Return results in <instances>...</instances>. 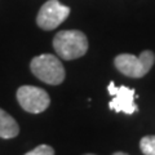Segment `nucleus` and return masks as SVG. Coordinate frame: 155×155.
Here are the masks:
<instances>
[{"instance_id": "obj_8", "label": "nucleus", "mask_w": 155, "mask_h": 155, "mask_svg": "<svg viewBox=\"0 0 155 155\" xmlns=\"http://www.w3.org/2000/svg\"><path fill=\"white\" fill-rule=\"evenodd\" d=\"M140 149L145 155H155V136H145L140 141Z\"/></svg>"}, {"instance_id": "obj_11", "label": "nucleus", "mask_w": 155, "mask_h": 155, "mask_svg": "<svg viewBox=\"0 0 155 155\" xmlns=\"http://www.w3.org/2000/svg\"><path fill=\"white\" fill-rule=\"evenodd\" d=\"M85 155H94V154H85Z\"/></svg>"}, {"instance_id": "obj_6", "label": "nucleus", "mask_w": 155, "mask_h": 155, "mask_svg": "<svg viewBox=\"0 0 155 155\" xmlns=\"http://www.w3.org/2000/svg\"><path fill=\"white\" fill-rule=\"evenodd\" d=\"M109 93L113 96V100L109 102V107L115 113H125L132 115L137 111V106L134 104L136 91L128 88L125 85L116 87L114 81H110L107 87Z\"/></svg>"}, {"instance_id": "obj_1", "label": "nucleus", "mask_w": 155, "mask_h": 155, "mask_svg": "<svg viewBox=\"0 0 155 155\" xmlns=\"http://www.w3.org/2000/svg\"><path fill=\"white\" fill-rule=\"evenodd\" d=\"M53 47L62 60L70 61L85 54L88 51V39L79 30H65L54 36Z\"/></svg>"}, {"instance_id": "obj_4", "label": "nucleus", "mask_w": 155, "mask_h": 155, "mask_svg": "<svg viewBox=\"0 0 155 155\" xmlns=\"http://www.w3.org/2000/svg\"><path fill=\"white\" fill-rule=\"evenodd\" d=\"M17 101L23 110L31 114L43 113L51 104V98L47 92L34 85H22L18 88Z\"/></svg>"}, {"instance_id": "obj_3", "label": "nucleus", "mask_w": 155, "mask_h": 155, "mask_svg": "<svg viewBox=\"0 0 155 155\" xmlns=\"http://www.w3.org/2000/svg\"><path fill=\"white\" fill-rule=\"evenodd\" d=\"M155 62V54L151 51H143L140 57L133 54H119L115 57L114 64L123 75L129 78H142L150 71Z\"/></svg>"}, {"instance_id": "obj_7", "label": "nucleus", "mask_w": 155, "mask_h": 155, "mask_svg": "<svg viewBox=\"0 0 155 155\" xmlns=\"http://www.w3.org/2000/svg\"><path fill=\"white\" fill-rule=\"evenodd\" d=\"M19 133V127L13 116L0 109V137L13 138Z\"/></svg>"}, {"instance_id": "obj_2", "label": "nucleus", "mask_w": 155, "mask_h": 155, "mask_svg": "<svg viewBox=\"0 0 155 155\" xmlns=\"http://www.w3.org/2000/svg\"><path fill=\"white\" fill-rule=\"evenodd\" d=\"M31 72L39 80L47 84L57 85L65 79V69L62 62L53 54H40L30 62Z\"/></svg>"}, {"instance_id": "obj_9", "label": "nucleus", "mask_w": 155, "mask_h": 155, "mask_svg": "<svg viewBox=\"0 0 155 155\" xmlns=\"http://www.w3.org/2000/svg\"><path fill=\"white\" fill-rule=\"evenodd\" d=\"M25 155H54V150L49 145H39L31 151L26 153Z\"/></svg>"}, {"instance_id": "obj_5", "label": "nucleus", "mask_w": 155, "mask_h": 155, "mask_svg": "<svg viewBox=\"0 0 155 155\" xmlns=\"http://www.w3.org/2000/svg\"><path fill=\"white\" fill-rule=\"evenodd\" d=\"M70 8L61 4L58 0H48L40 8L36 17L38 26L45 31L53 30L69 17Z\"/></svg>"}, {"instance_id": "obj_10", "label": "nucleus", "mask_w": 155, "mask_h": 155, "mask_svg": "<svg viewBox=\"0 0 155 155\" xmlns=\"http://www.w3.org/2000/svg\"><path fill=\"white\" fill-rule=\"evenodd\" d=\"M113 155H128V154H125V153H122V151H118V153H115Z\"/></svg>"}]
</instances>
